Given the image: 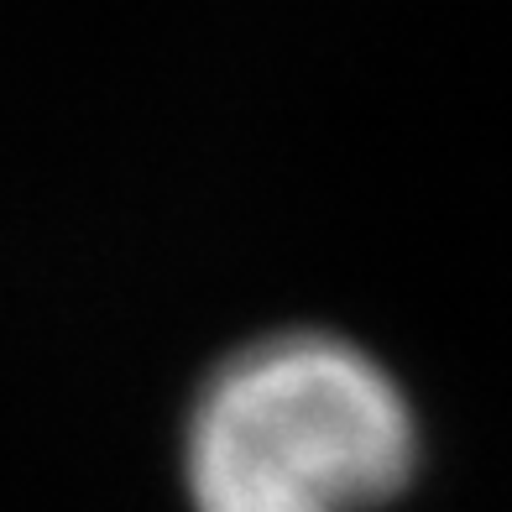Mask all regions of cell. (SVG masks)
<instances>
[{
    "mask_svg": "<svg viewBox=\"0 0 512 512\" xmlns=\"http://www.w3.org/2000/svg\"><path fill=\"white\" fill-rule=\"evenodd\" d=\"M413 460L403 387L319 330L236 351L199 392L183 439L194 512H377Z\"/></svg>",
    "mask_w": 512,
    "mask_h": 512,
    "instance_id": "1",
    "label": "cell"
}]
</instances>
